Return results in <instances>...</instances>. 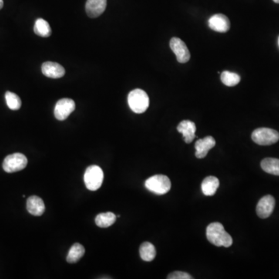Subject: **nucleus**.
I'll return each instance as SVG.
<instances>
[{
  "label": "nucleus",
  "mask_w": 279,
  "mask_h": 279,
  "mask_svg": "<svg viewBox=\"0 0 279 279\" xmlns=\"http://www.w3.org/2000/svg\"><path fill=\"white\" fill-rule=\"evenodd\" d=\"M206 237L216 247H229L233 244L231 236L225 230L220 223H212L206 228Z\"/></svg>",
  "instance_id": "f257e3e1"
},
{
  "label": "nucleus",
  "mask_w": 279,
  "mask_h": 279,
  "mask_svg": "<svg viewBox=\"0 0 279 279\" xmlns=\"http://www.w3.org/2000/svg\"><path fill=\"white\" fill-rule=\"evenodd\" d=\"M128 104L135 113H143L149 107L150 100L146 92L142 89H136L128 95Z\"/></svg>",
  "instance_id": "f03ea898"
},
{
  "label": "nucleus",
  "mask_w": 279,
  "mask_h": 279,
  "mask_svg": "<svg viewBox=\"0 0 279 279\" xmlns=\"http://www.w3.org/2000/svg\"><path fill=\"white\" fill-rule=\"evenodd\" d=\"M145 187L155 194L165 195L170 191L172 183L168 176L156 175L147 179Z\"/></svg>",
  "instance_id": "7ed1b4c3"
},
{
  "label": "nucleus",
  "mask_w": 279,
  "mask_h": 279,
  "mask_svg": "<svg viewBox=\"0 0 279 279\" xmlns=\"http://www.w3.org/2000/svg\"><path fill=\"white\" fill-rule=\"evenodd\" d=\"M103 179V172L98 165L89 166L84 175L85 186L90 191L98 190L102 186Z\"/></svg>",
  "instance_id": "20e7f679"
},
{
  "label": "nucleus",
  "mask_w": 279,
  "mask_h": 279,
  "mask_svg": "<svg viewBox=\"0 0 279 279\" xmlns=\"http://www.w3.org/2000/svg\"><path fill=\"white\" fill-rule=\"evenodd\" d=\"M251 138L253 142L257 145L269 146L278 142L279 133L270 128H258L252 133Z\"/></svg>",
  "instance_id": "39448f33"
},
{
  "label": "nucleus",
  "mask_w": 279,
  "mask_h": 279,
  "mask_svg": "<svg viewBox=\"0 0 279 279\" xmlns=\"http://www.w3.org/2000/svg\"><path fill=\"white\" fill-rule=\"evenodd\" d=\"M28 159L25 155L21 153H15L8 155L4 159L3 168L7 173L20 172L27 167Z\"/></svg>",
  "instance_id": "423d86ee"
},
{
  "label": "nucleus",
  "mask_w": 279,
  "mask_h": 279,
  "mask_svg": "<svg viewBox=\"0 0 279 279\" xmlns=\"http://www.w3.org/2000/svg\"><path fill=\"white\" fill-rule=\"evenodd\" d=\"M75 109V103L71 99H62L58 101L55 107V116L57 119L63 121Z\"/></svg>",
  "instance_id": "0eeeda50"
},
{
  "label": "nucleus",
  "mask_w": 279,
  "mask_h": 279,
  "mask_svg": "<svg viewBox=\"0 0 279 279\" xmlns=\"http://www.w3.org/2000/svg\"><path fill=\"white\" fill-rule=\"evenodd\" d=\"M170 48L176 55L179 63L184 64L190 59V53L187 46L180 38H173L170 41Z\"/></svg>",
  "instance_id": "6e6552de"
},
{
  "label": "nucleus",
  "mask_w": 279,
  "mask_h": 279,
  "mask_svg": "<svg viewBox=\"0 0 279 279\" xmlns=\"http://www.w3.org/2000/svg\"><path fill=\"white\" fill-rule=\"evenodd\" d=\"M275 206L274 198L271 195H267L260 199L256 208L257 216L261 219H266L271 216Z\"/></svg>",
  "instance_id": "1a4fd4ad"
},
{
  "label": "nucleus",
  "mask_w": 279,
  "mask_h": 279,
  "mask_svg": "<svg viewBox=\"0 0 279 279\" xmlns=\"http://www.w3.org/2000/svg\"><path fill=\"white\" fill-rule=\"evenodd\" d=\"M208 24H209V28L216 32L226 33L230 28V22L228 17L221 14L212 16L209 18Z\"/></svg>",
  "instance_id": "9d476101"
},
{
  "label": "nucleus",
  "mask_w": 279,
  "mask_h": 279,
  "mask_svg": "<svg viewBox=\"0 0 279 279\" xmlns=\"http://www.w3.org/2000/svg\"><path fill=\"white\" fill-rule=\"evenodd\" d=\"M216 145V141L211 136H206L203 139L198 140L195 144L196 148V157L197 159H204L207 155L209 150L214 148Z\"/></svg>",
  "instance_id": "9b49d317"
},
{
  "label": "nucleus",
  "mask_w": 279,
  "mask_h": 279,
  "mask_svg": "<svg viewBox=\"0 0 279 279\" xmlns=\"http://www.w3.org/2000/svg\"><path fill=\"white\" fill-rule=\"evenodd\" d=\"M107 0H87L85 11L91 18L99 17L106 11Z\"/></svg>",
  "instance_id": "f8f14e48"
},
{
  "label": "nucleus",
  "mask_w": 279,
  "mask_h": 279,
  "mask_svg": "<svg viewBox=\"0 0 279 279\" xmlns=\"http://www.w3.org/2000/svg\"><path fill=\"white\" fill-rule=\"evenodd\" d=\"M42 73L51 78H60L65 74V70L63 66L56 62H47L41 66Z\"/></svg>",
  "instance_id": "ddd939ff"
},
{
  "label": "nucleus",
  "mask_w": 279,
  "mask_h": 279,
  "mask_svg": "<svg viewBox=\"0 0 279 279\" xmlns=\"http://www.w3.org/2000/svg\"><path fill=\"white\" fill-rule=\"evenodd\" d=\"M178 131L182 133L185 142L190 144L196 137V126L193 121L183 120L178 125Z\"/></svg>",
  "instance_id": "4468645a"
},
{
  "label": "nucleus",
  "mask_w": 279,
  "mask_h": 279,
  "mask_svg": "<svg viewBox=\"0 0 279 279\" xmlns=\"http://www.w3.org/2000/svg\"><path fill=\"white\" fill-rule=\"evenodd\" d=\"M27 209L33 216H40L45 213V203L41 198L37 196H32L28 199Z\"/></svg>",
  "instance_id": "2eb2a0df"
},
{
  "label": "nucleus",
  "mask_w": 279,
  "mask_h": 279,
  "mask_svg": "<svg viewBox=\"0 0 279 279\" xmlns=\"http://www.w3.org/2000/svg\"><path fill=\"white\" fill-rule=\"evenodd\" d=\"M220 186V181L215 176H208L202 182V191L206 196H212Z\"/></svg>",
  "instance_id": "dca6fc26"
},
{
  "label": "nucleus",
  "mask_w": 279,
  "mask_h": 279,
  "mask_svg": "<svg viewBox=\"0 0 279 279\" xmlns=\"http://www.w3.org/2000/svg\"><path fill=\"white\" fill-rule=\"evenodd\" d=\"M140 255L142 260L150 262L156 257V249L150 242H145L140 247Z\"/></svg>",
  "instance_id": "f3484780"
},
{
  "label": "nucleus",
  "mask_w": 279,
  "mask_h": 279,
  "mask_svg": "<svg viewBox=\"0 0 279 279\" xmlns=\"http://www.w3.org/2000/svg\"><path fill=\"white\" fill-rule=\"evenodd\" d=\"M116 215L111 212L100 213L95 217V224L101 228H107L116 222Z\"/></svg>",
  "instance_id": "a211bd4d"
},
{
  "label": "nucleus",
  "mask_w": 279,
  "mask_h": 279,
  "mask_svg": "<svg viewBox=\"0 0 279 279\" xmlns=\"http://www.w3.org/2000/svg\"><path fill=\"white\" fill-rule=\"evenodd\" d=\"M85 248L80 243H75L71 247L67 256V261L70 264L78 262L84 254H85Z\"/></svg>",
  "instance_id": "6ab92c4d"
},
{
  "label": "nucleus",
  "mask_w": 279,
  "mask_h": 279,
  "mask_svg": "<svg viewBox=\"0 0 279 279\" xmlns=\"http://www.w3.org/2000/svg\"><path fill=\"white\" fill-rule=\"evenodd\" d=\"M34 31L35 34L41 38H49L51 35V28L49 24L45 20H37L34 24Z\"/></svg>",
  "instance_id": "aec40b11"
},
{
  "label": "nucleus",
  "mask_w": 279,
  "mask_h": 279,
  "mask_svg": "<svg viewBox=\"0 0 279 279\" xmlns=\"http://www.w3.org/2000/svg\"><path fill=\"white\" fill-rule=\"evenodd\" d=\"M260 166L267 173L279 176V159L267 158L261 162Z\"/></svg>",
  "instance_id": "412c9836"
},
{
  "label": "nucleus",
  "mask_w": 279,
  "mask_h": 279,
  "mask_svg": "<svg viewBox=\"0 0 279 279\" xmlns=\"http://www.w3.org/2000/svg\"><path fill=\"white\" fill-rule=\"evenodd\" d=\"M220 78L222 82L229 87L235 86L240 82V76L238 74L228 72V71L222 72Z\"/></svg>",
  "instance_id": "4be33fe9"
},
{
  "label": "nucleus",
  "mask_w": 279,
  "mask_h": 279,
  "mask_svg": "<svg viewBox=\"0 0 279 279\" xmlns=\"http://www.w3.org/2000/svg\"><path fill=\"white\" fill-rule=\"evenodd\" d=\"M5 98L7 106L10 109H12V110H18V109H21L22 102H21V98L17 94L8 91V92H6Z\"/></svg>",
  "instance_id": "5701e85b"
},
{
  "label": "nucleus",
  "mask_w": 279,
  "mask_h": 279,
  "mask_svg": "<svg viewBox=\"0 0 279 279\" xmlns=\"http://www.w3.org/2000/svg\"><path fill=\"white\" fill-rule=\"evenodd\" d=\"M169 279H192L193 278L190 274L183 271H174L168 276Z\"/></svg>",
  "instance_id": "b1692460"
},
{
  "label": "nucleus",
  "mask_w": 279,
  "mask_h": 279,
  "mask_svg": "<svg viewBox=\"0 0 279 279\" xmlns=\"http://www.w3.org/2000/svg\"><path fill=\"white\" fill-rule=\"evenodd\" d=\"M4 0H0V10L4 7Z\"/></svg>",
  "instance_id": "393cba45"
},
{
  "label": "nucleus",
  "mask_w": 279,
  "mask_h": 279,
  "mask_svg": "<svg viewBox=\"0 0 279 279\" xmlns=\"http://www.w3.org/2000/svg\"><path fill=\"white\" fill-rule=\"evenodd\" d=\"M275 4H279V0H273Z\"/></svg>",
  "instance_id": "a878e982"
},
{
  "label": "nucleus",
  "mask_w": 279,
  "mask_h": 279,
  "mask_svg": "<svg viewBox=\"0 0 279 279\" xmlns=\"http://www.w3.org/2000/svg\"><path fill=\"white\" fill-rule=\"evenodd\" d=\"M278 46H279V37H278Z\"/></svg>",
  "instance_id": "bb28decb"
}]
</instances>
